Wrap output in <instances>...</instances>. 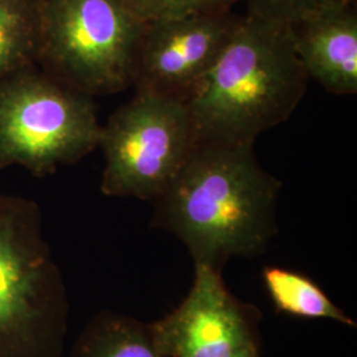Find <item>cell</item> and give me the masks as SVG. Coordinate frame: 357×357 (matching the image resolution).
Instances as JSON below:
<instances>
[{
    "label": "cell",
    "instance_id": "8fae6325",
    "mask_svg": "<svg viewBox=\"0 0 357 357\" xmlns=\"http://www.w3.org/2000/svg\"><path fill=\"white\" fill-rule=\"evenodd\" d=\"M262 281L275 308L287 315L305 319H327L343 326L356 323L336 306L317 282L305 274L281 266H266Z\"/></svg>",
    "mask_w": 357,
    "mask_h": 357
},
{
    "label": "cell",
    "instance_id": "6da1fadb",
    "mask_svg": "<svg viewBox=\"0 0 357 357\" xmlns=\"http://www.w3.org/2000/svg\"><path fill=\"white\" fill-rule=\"evenodd\" d=\"M253 146L196 142L155 199L153 225L175 234L195 264L222 271L231 257L264 253L278 231L281 183L259 165Z\"/></svg>",
    "mask_w": 357,
    "mask_h": 357
},
{
    "label": "cell",
    "instance_id": "8992f818",
    "mask_svg": "<svg viewBox=\"0 0 357 357\" xmlns=\"http://www.w3.org/2000/svg\"><path fill=\"white\" fill-rule=\"evenodd\" d=\"M196 142L185 101L135 90L101 128V191L155 200L178 175Z\"/></svg>",
    "mask_w": 357,
    "mask_h": 357
},
{
    "label": "cell",
    "instance_id": "7a4b0ae2",
    "mask_svg": "<svg viewBox=\"0 0 357 357\" xmlns=\"http://www.w3.org/2000/svg\"><path fill=\"white\" fill-rule=\"evenodd\" d=\"M308 79L287 24L238 16L216 63L185 101L196 141L255 144L290 118Z\"/></svg>",
    "mask_w": 357,
    "mask_h": 357
},
{
    "label": "cell",
    "instance_id": "4fadbf2b",
    "mask_svg": "<svg viewBox=\"0 0 357 357\" xmlns=\"http://www.w3.org/2000/svg\"><path fill=\"white\" fill-rule=\"evenodd\" d=\"M241 0H126L142 22H159L185 16L229 13Z\"/></svg>",
    "mask_w": 357,
    "mask_h": 357
},
{
    "label": "cell",
    "instance_id": "ba28073f",
    "mask_svg": "<svg viewBox=\"0 0 357 357\" xmlns=\"http://www.w3.org/2000/svg\"><path fill=\"white\" fill-rule=\"evenodd\" d=\"M237 17L229 11L146 23L134 72L135 90L187 101L216 63Z\"/></svg>",
    "mask_w": 357,
    "mask_h": 357
},
{
    "label": "cell",
    "instance_id": "5bb4252c",
    "mask_svg": "<svg viewBox=\"0 0 357 357\" xmlns=\"http://www.w3.org/2000/svg\"><path fill=\"white\" fill-rule=\"evenodd\" d=\"M248 6V13L289 24L294 20L320 10L323 7L344 3L351 0H243Z\"/></svg>",
    "mask_w": 357,
    "mask_h": 357
},
{
    "label": "cell",
    "instance_id": "277c9868",
    "mask_svg": "<svg viewBox=\"0 0 357 357\" xmlns=\"http://www.w3.org/2000/svg\"><path fill=\"white\" fill-rule=\"evenodd\" d=\"M40 13L44 72L90 97L134 84L146 23L126 0H40Z\"/></svg>",
    "mask_w": 357,
    "mask_h": 357
},
{
    "label": "cell",
    "instance_id": "3957f363",
    "mask_svg": "<svg viewBox=\"0 0 357 357\" xmlns=\"http://www.w3.org/2000/svg\"><path fill=\"white\" fill-rule=\"evenodd\" d=\"M68 318L38 205L0 191V357H64Z\"/></svg>",
    "mask_w": 357,
    "mask_h": 357
},
{
    "label": "cell",
    "instance_id": "9c48e42d",
    "mask_svg": "<svg viewBox=\"0 0 357 357\" xmlns=\"http://www.w3.org/2000/svg\"><path fill=\"white\" fill-rule=\"evenodd\" d=\"M306 70L328 93H357V13L354 0L323 7L287 24Z\"/></svg>",
    "mask_w": 357,
    "mask_h": 357
},
{
    "label": "cell",
    "instance_id": "5b68a950",
    "mask_svg": "<svg viewBox=\"0 0 357 357\" xmlns=\"http://www.w3.org/2000/svg\"><path fill=\"white\" fill-rule=\"evenodd\" d=\"M101 128L91 97L38 65L0 79V169L47 176L98 147Z\"/></svg>",
    "mask_w": 357,
    "mask_h": 357
},
{
    "label": "cell",
    "instance_id": "52a82bcc",
    "mask_svg": "<svg viewBox=\"0 0 357 357\" xmlns=\"http://www.w3.org/2000/svg\"><path fill=\"white\" fill-rule=\"evenodd\" d=\"M150 327L167 357H259L255 315L202 264L185 299Z\"/></svg>",
    "mask_w": 357,
    "mask_h": 357
},
{
    "label": "cell",
    "instance_id": "7c38bea8",
    "mask_svg": "<svg viewBox=\"0 0 357 357\" xmlns=\"http://www.w3.org/2000/svg\"><path fill=\"white\" fill-rule=\"evenodd\" d=\"M40 0H0V79L38 65Z\"/></svg>",
    "mask_w": 357,
    "mask_h": 357
},
{
    "label": "cell",
    "instance_id": "30bf717a",
    "mask_svg": "<svg viewBox=\"0 0 357 357\" xmlns=\"http://www.w3.org/2000/svg\"><path fill=\"white\" fill-rule=\"evenodd\" d=\"M66 357H167L150 324L103 312L90 321Z\"/></svg>",
    "mask_w": 357,
    "mask_h": 357
}]
</instances>
